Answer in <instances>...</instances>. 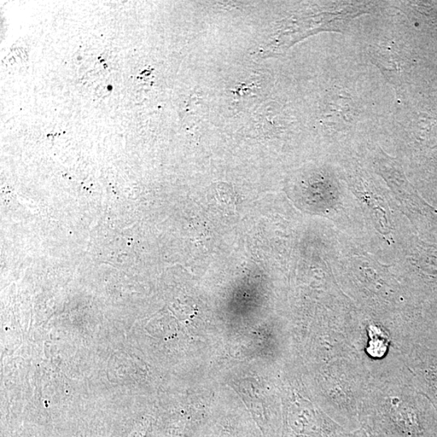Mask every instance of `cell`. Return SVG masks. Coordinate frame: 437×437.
Returning <instances> with one entry per match:
<instances>
[{"mask_svg": "<svg viewBox=\"0 0 437 437\" xmlns=\"http://www.w3.org/2000/svg\"><path fill=\"white\" fill-rule=\"evenodd\" d=\"M374 61L384 72L389 74V78H393V74L400 75L401 70V58L399 53L392 48H378L374 52Z\"/></svg>", "mask_w": 437, "mask_h": 437, "instance_id": "obj_1", "label": "cell"}, {"mask_svg": "<svg viewBox=\"0 0 437 437\" xmlns=\"http://www.w3.org/2000/svg\"><path fill=\"white\" fill-rule=\"evenodd\" d=\"M371 340L368 347V352L374 357H382L386 353L389 342L386 336L382 335L376 328L369 330Z\"/></svg>", "mask_w": 437, "mask_h": 437, "instance_id": "obj_2", "label": "cell"}]
</instances>
